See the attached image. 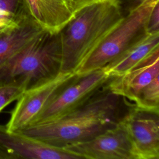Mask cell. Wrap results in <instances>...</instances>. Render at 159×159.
<instances>
[{
    "label": "cell",
    "mask_w": 159,
    "mask_h": 159,
    "mask_svg": "<svg viewBox=\"0 0 159 159\" xmlns=\"http://www.w3.org/2000/svg\"><path fill=\"white\" fill-rule=\"evenodd\" d=\"M109 81L76 109L53 120L29 125L18 132L48 145L63 148L90 140L115 127L135 105L113 92Z\"/></svg>",
    "instance_id": "6da1fadb"
},
{
    "label": "cell",
    "mask_w": 159,
    "mask_h": 159,
    "mask_svg": "<svg viewBox=\"0 0 159 159\" xmlns=\"http://www.w3.org/2000/svg\"><path fill=\"white\" fill-rule=\"evenodd\" d=\"M124 17L118 0H98L79 10L60 31L61 72L75 73Z\"/></svg>",
    "instance_id": "7a4b0ae2"
},
{
    "label": "cell",
    "mask_w": 159,
    "mask_h": 159,
    "mask_svg": "<svg viewBox=\"0 0 159 159\" xmlns=\"http://www.w3.org/2000/svg\"><path fill=\"white\" fill-rule=\"evenodd\" d=\"M62 48L60 32L44 30L13 55L0 67V86L25 90L60 75Z\"/></svg>",
    "instance_id": "3957f363"
},
{
    "label": "cell",
    "mask_w": 159,
    "mask_h": 159,
    "mask_svg": "<svg viewBox=\"0 0 159 159\" xmlns=\"http://www.w3.org/2000/svg\"><path fill=\"white\" fill-rule=\"evenodd\" d=\"M159 0H145L132 9L98 45L75 73L82 75L102 69L147 34L148 17Z\"/></svg>",
    "instance_id": "277c9868"
},
{
    "label": "cell",
    "mask_w": 159,
    "mask_h": 159,
    "mask_svg": "<svg viewBox=\"0 0 159 159\" xmlns=\"http://www.w3.org/2000/svg\"><path fill=\"white\" fill-rule=\"evenodd\" d=\"M108 84L137 107L159 111V47L127 73L112 76Z\"/></svg>",
    "instance_id": "5b68a950"
},
{
    "label": "cell",
    "mask_w": 159,
    "mask_h": 159,
    "mask_svg": "<svg viewBox=\"0 0 159 159\" xmlns=\"http://www.w3.org/2000/svg\"><path fill=\"white\" fill-rule=\"evenodd\" d=\"M111 77L103 68L76 74L30 125L53 120L76 109L104 86Z\"/></svg>",
    "instance_id": "8992f818"
},
{
    "label": "cell",
    "mask_w": 159,
    "mask_h": 159,
    "mask_svg": "<svg viewBox=\"0 0 159 159\" xmlns=\"http://www.w3.org/2000/svg\"><path fill=\"white\" fill-rule=\"evenodd\" d=\"M75 75L61 73L52 80L24 91L11 112L5 125L6 129L9 132H18L30 125Z\"/></svg>",
    "instance_id": "52a82bcc"
},
{
    "label": "cell",
    "mask_w": 159,
    "mask_h": 159,
    "mask_svg": "<svg viewBox=\"0 0 159 159\" xmlns=\"http://www.w3.org/2000/svg\"><path fill=\"white\" fill-rule=\"evenodd\" d=\"M63 148L80 159H137L129 135L121 122L90 140Z\"/></svg>",
    "instance_id": "ba28073f"
},
{
    "label": "cell",
    "mask_w": 159,
    "mask_h": 159,
    "mask_svg": "<svg viewBox=\"0 0 159 159\" xmlns=\"http://www.w3.org/2000/svg\"><path fill=\"white\" fill-rule=\"evenodd\" d=\"M137 159L159 158V111L135 106L121 121Z\"/></svg>",
    "instance_id": "9c48e42d"
},
{
    "label": "cell",
    "mask_w": 159,
    "mask_h": 159,
    "mask_svg": "<svg viewBox=\"0 0 159 159\" xmlns=\"http://www.w3.org/2000/svg\"><path fill=\"white\" fill-rule=\"evenodd\" d=\"M80 159L63 148L48 145L0 125V159Z\"/></svg>",
    "instance_id": "30bf717a"
},
{
    "label": "cell",
    "mask_w": 159,
    "mask_h": 159,
    "mask_svg": "<svg viewBox=\"0 0 159 159\" xmlns=\"http://www.w3.org/2000/svg\"><path fill=\"white\" fill-rule=\"evenodd\" d=\"M29 16L44 30L59 32L75 16L72 0H23Z\"/></svg>",
    "instance_id": "8fae6325"
},
{
    "label": "cell",
    "mask_w": 159,
    "mask_h": 159,
    "mask_svg": "<svg viewBox=\"0 0 159 159\" xmlns=\"http://www.w3.org/2000/svg\"><path fill=\"white\" fill-rule=\"evenodd\" d=\"M44 30L27 12L14 23L0 28V67Z\"/></svg>",
    "instance_id": "7c38bea8"
},
{
    "label": "cell",
    "mask_w": 159,
    "mask_h": 159,
    "mask_svg": "<svg viewBox=\"0 0 159 159\" xmlns=\"http://www.w3.org/2000/svg\"><path fill=\"white\" fill-rule=\"evenodd\" d=\"M159 47V34H147L103 69L110 76L124 75Z\"/></svg>",
    "instance_id": "4fadbf2b"
},
{
    "label": "cell",
    "mask_w": 159,
    "mask_h": 159,
    "mask_svg": "<svg viewBox=\"0 0 159 159\" xmlns=\"http://www.w3.org/2000/svg\"><path fill=\"white\" fill-rule=\"evenodd\" d=\"M0 11L14 20L27 12L23 0H0Z\"/></svg>",
    "instance_id": "5bb4252c"
},
{
    "label": "cell",
    "mask_w": 159,
    "mask_h": 159,
    "mask_svg": "<svg viewBox=\"0 0 159 159\" xmlns=\"http://www.w3.org/2000/svg\"><path fill=\"white\" fill-rule=\"evenodd\" d=\"M22 88L16 86H0V112L18 98L24 92Z\"/></svg>",
    "instance_id": "9a60e30c"
},
{
    "label": "cell",
    "mask_w": 159,
    "mask_h": 159,
    "mask_svg": "<svg viewBox=\"0 0 159 159\" xmlns=\"http://www.w3.org/2000/svg\"><path fill=\"white\" fill-rule=\"evenodd\" d=\"M146 32L148 34H159V3L152 9L146 25Z\"/></svg>",
    "instance_id": "2e32d148"
},
{
    "label": "cell",
    "mask_w": 159,
    "mask_h": 159,
    "mask_svg": "<svg viewBox=\"0 0 159 159\" xmlns=\"http://www.w3.org/2000/svg\"><path fill=\"white\" fill-rule=\"evenodd\" d=\"M97 1L98 0H72L76 12L86 5Z\"/></svg>",
    "instance_id": "e0dca14e"
},
{
    "label": "cell",
    "mask_w": 159,
    "mask_h": 159,
    "mask_svg": "<svg viewBox=\"0 0 159 159\" xmlns=\"http://www.w3.org/2000/svg\"><path fill=\"white\" fill-rule=\"evenodd\" d=\"M17 19H16L15 20L12 19L10 17H9L8 16H7L4 13L0 11V28L4 27L6 25H10V24L14 23V22H16V20Z\"/></svg>",
    "instance_id": "ac0fdd59"
},
{
    "label": "cell",
    "mask_w": 159,
    "mask_h": 159,
    "mask_svg": "<svg viewBox=\"0 0 159 159\" xmlns=\"http://www.w3.org/2000/svg\"><path fill=\"white\" fill-rule=\"evenodd\" d=\"M137 1V4H140V3H141L142 2H143V1H145V0H136Z\"/></svg>",
    "instance_id": "d6986e66"
}]
</instances>
